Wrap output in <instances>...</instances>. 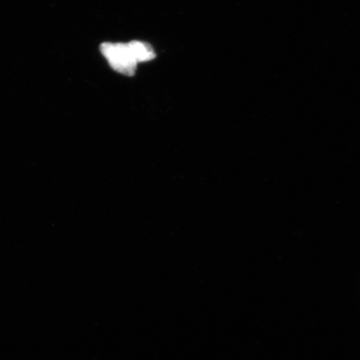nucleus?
Listing matches in <instances>:
<instances>
[{"label":"nucleus","mask_w":360,"mask_h":360,"mask_svg":"<svg viewBox=\"0 0 360 360\" xmlns=\"http://www.w3.org/2000/svg\"><path fill=\"white\" fill-rule=\"evenodd\" d=\"M101 51L112 70L126 76L134 75L138 63L128 44L103 43Z\"/></svg>","instance_id":"nucleus-1"},{"label":"nucleus","mask_w":360,"mask_h":360,"mask_svg":"<svg viewBox=\"0 0 360 360\" xmlns=\"http://www.w3.org/2000/svg\"><path fill=\"white\" fill-rule=\"evenodd\" d=\"M128 44L137 63L150 61L155 58V53L150 44L137 40H134Z\"/></svg>","instance_id":"nucleus-2"}]
</instances>
